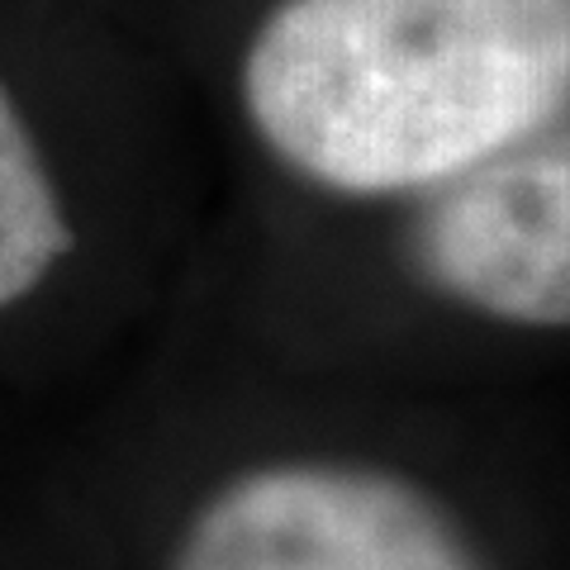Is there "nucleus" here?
Segmentation results:
<instances>
[{
  "instance_id": "1",
  "label": "nucleus",
  "mask_w": 570,
  "mask_h": 570,
  "mask_svg": "<svg viewBox=\"0 0 570 570\" xmlns=\"http://www.w3.org/2000/svg\"><path fill=\"white\" fill-rule=\"evenodd\" d=\"M238 96L305 181L433 195L570 110V0H281Z\"/></svg>"
},
{
  "instance_id": "2",
  "label": "nucleus",
  "mask_w": 570,
  "mask_h": 570,
  "mask_svg": "<svg viewBox=\"0 0 570 570\" xmlns=\"http://www.w3.org/2000/svg\"><path fill=\"white\" fill-rule=\"evenodd\" d=\"M171 570H490L428 490L352 461H276L219 485Z\"/></svg>"
},
{
  "instance_id": "3",
  "label": "nucleus",
  "mask_w": 570,
  "mask_h": 570,
  "mask_svg": "<svg viewBox=\"0 0 570 570\" xmlns=\"http://www.w3.org/2000/svg\"><path fill=\"white\" fill-rule=\"evenodd\" d=\"M414 262L452 305L509 328H570V124L433 190Z\"/></svg>"
},
{
  "instance_id": "4",
  "label": "nucleus",
  "mask_w": 570,
  "mask_h": 570,
  "mask_svg": "<svg viewBox=\"0 0 570 570\" xmlns=\"http://www.w3.org/2000/svg\"><path fill=\"white\" fill-rule=\"evenodd\" d=\"M71 219L20 105L0 81V309L20 305L71 253Z\"/></svg>"
}]
</instances>
